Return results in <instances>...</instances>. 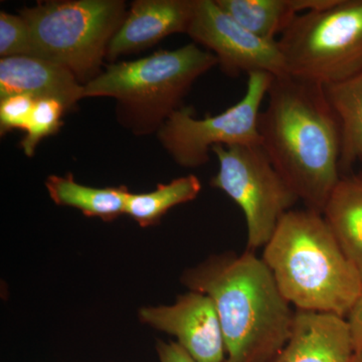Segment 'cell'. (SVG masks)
<instances>
[{"instance_id":"cell-13","label":"cell","mask_w":362,"mask_h":362,"mask_svg":"<svg viewBox=\"0 0 362 362\" xmlns=\"http://www.w3.org/2000/svg\"><path fill=\"white\" fill-rule=\"evenodd\" d=\"M28 95L49 98L65 105L66 110L85 98L84 86L65 66L37 57H8L0 61V98Z\"/></svg>"},{"instance_id":"cell-19","label":"cell","mask_w":362,"mask_h":362,"mask_svg":"<svg viewBox=\"0 0 362 362\" xmlns=\"http://www.w3.org/2000/svg\"><path fill=\"white\" fill-rule=\"evenodd\" d=\"M66 110L65 105L56 99H35L30 120L25 127L26 134L21 142L25 156L32 157L42 138L54 134L62 126V116Z\"/></svg>"},{"instance_id":"cell-21","label":"cell","mask_w":362,"mask_h":362,"mask_svg":"<svg viewBox=\"0 0 362 362\" xmlns=\"http://www.w3.org/2000/svg\"><path fill=\"white\" fill-rule=\"evenodd\" d=\"M35 99L28 95H13L0 102V129L6 134L13 129L25 130L30 120Z\"/></svg>"},{"instance_id":"cell-10","label":"cell","mask_w":362,"mask_h":362,"mask_svg":"<svg viewBox=\"0 0 362 362\" xmlns=\"http://www.w3.org/2000/svg\"><path fill=\"white\" fill-rule=\"evenodd\" d=\"M143 322L177 337L178 344L197 362H225V338L213 299L192 291L171 306L140 310Z\"/></svg>"},{"instance_id":"cell-1","label":"cell","mask_w":362,"mask_h":362,"mask_svg":"<svg viewBox=\"0 0 362 362\" xmlns=\"http://www.w3.org/2000/svg\"><path fill=\"white\" fill-rule=\"evenodd\" d=\"M259 117L261 146L307 209L322 214L341 177V131L322 85L274 77Z\"/></svg>"},{"instance_id":"cell-5","label":"cell","mask_w":362,"mask_h":362,"mask_svg":"<svg viewBox=\"0 0 362 362\" xmlns=\"http://www.w3.org/2000/svg\"><path fill=\"white\" fill-rule=\"evenodd\" d=\"M287 73L326 86L362 71V0L300 14L277 40Z\"/></svg>"},{"instance_id":"cell-14","label":"cell","mask_w":362,"mask_h":362,"mask_svg":"<svg viewBox=\"0 0 362 362\" xmlns=\"http://www.w3.org/2000/svg\"><path fill=\"white\" fill-rule=\"evenodd\" d=\"M322 216L362 277V173L341 175Z\"/></svg>"},{"instance_id":"cell-9","label":"cell","mask_w":362,"mask_h":362,"mask_svg":"<svg viewBox=\"0 0 362 362\" xmlns=\"http://www.w3.org/2000/svg\"><path fill=\"white\" fill-rule=\"evenodd\" d=\"M187 35L218 59L230 77L256 71L273 77L287 75L277 40H267L238 23L216 0H195L194 16Z\"/></svg>"},{"instance_id":"cell-7","label":"cell","mask_w":362,"mask_h":362,"mask_svg":"<svg viewBox=\"0 0 362 362\" xmlns=\"http://www.w3.org/2000/svg\"><path fill=\"white\" fill-rule=\"evenodd\" d=\"M218 173L213 187L228 194L244 213L247 250L265 247L279 221L299 202L261 145L213 147Z\"/></svg>"},{"instance_id":"cell-11","label":"cell","mask_w":362,"mask_h":362,"mask_svg":"<svg viewBox=\"0 0 362 362\" xmlns=\"http://www.w3.org/2000/svg\"><path fill=\"white\" fill-rule=\"evenodd\" d=\"M354 354L345 317L296 310L289 339L272 362H349Z\"/></svg>"},{"instance_id":"cell-18","label":"cell","mask_w":362,"mask_h":362,"mask_svg":"<svg viewBox=\"0 0 362 362\" xmlns=\"http://www.w3.org/2000/svg\"><path fill=\"white\" fill-rule=\"evenodd\" d=\"M202 190L195 175L176 178L168 185H159L148 194H129L125 214L141 226L156 225L169 209L194 201Z\"/></svg>"},{"instance_id":"cell-23","label":"cell","mask_w":362,"mask_h":362,"mask_svg":"<svg viewBox=\"0 0 362 362\" xmlns=\"http://www.w3.org/2000/svg\"><path fill=\"white\" fill-rule=\"evenodd\" d=\"M156 349L160 362H197L178 343L158 341Z\"/></svg>"},{"instance_id":"cell-20","label":"cell","mask_w":362,"mask_h":362,"mask_svg":"<svg viewBox=\"0 0 362 362\" xmlns=\"http://www.w3.org/2000/svg\"><path fill=\"white\" fill-rule=\"evenodd\" d=\"M0 56L35 57L30 28L21 16L0 13Z\"/></svg>"},{"instance_id":"cell-4","label":"cell","mask_w":362,"mask_h":362,"mask_svg":"<svg viewBox=\"0 0 362 362\" xmlns=\"http://www.w3.org/2000/svg\"><path fill=\"white\" fill-rule=\"evenodd\" d=\"M20 16L30 28L35 57L65 66L84 81L96 73L123 23L124 2H40Z\"/></svg>"},{"instance_id":"cell-22","label":"cell","mask_w":362,"mask_h":362,"mask_svg":"<svg viewBox=\"0 0 362 362\" xmlns=\"http://www.w3.org/2000/svg\"><path fill=\"white\" fill-rule=\"evenodd\" d=\"M346 317L354 351L362 352V291Z\"/></svg>"},{"instance_id":"cell-24","label":"cell","mask_w":362,"mask_h":362,"mask_svg":"<svg viewBox=\"0 0 362 362\" xmlns=\"http://www.w3.org/2000/svg\"><path fill=\"white\" fill-rule=\"evenodd\" d=\"M349 362H362V352H356Z\"/></svg>"},{"instance_id":"cell-6","label":"cell","mask_w":362,"mask_h":362,"mask_svg":"<svg viewBox=\"0 0 362 362\" xmlns=\"http://www.w3.org/2000/svg\"><path fill=\"white\" fill-rule=\"evenodd\" d=\"M218 65L211 52L197 44L159 51L133 62L114 64L84 86L86 97H113L133 109L158 112L168 118L180 108L192 84Z\"/></svg>"},{"instance_id":"cell-12","label":"cell","mask_w":362,"mask_h":362,"mask_svg":"<svg viewBox=\"0 0 362 362\" xmlns=\"http://www.w3.org/2000/svg\"><path fill=\"white\" fill-rule=\"evenodd\" d=\"M195 0H138L108 45L111 58L140 51L173 33H187Z\"/></svg>"},{"instance_id":"cell-16","label":"cell","mask_w":362,"mask_h":362,"mask_svg":"<svg viewBox=\"0 0 362 362\" xmlns=\"http://www.w3.org/2000/svg\"><path fill=\"white\" fill-rule=\"evenodd\" d=\"M341 131V175L362 162V71L349 78L323 86Z\"/></svg>"},{"instance_id":"cell-15","label":"cell","mask_w":362,"mask_h":362,"mask_svg":"<svg viewBox=\"0 0 362 362\" xmlns=\"http://www.w3.org/2000/svg\"><path fill=\"white\" fill-rule=\"evenodd\" d=\"M333 0H216L238 23L267 40H277L300 14Z\"/></svg>"},{"instance_id":"cell-8","label":"cell","mask_w":362,"mask_h":362,"mask_svg":"<svg viewBox=\"0 0 362 362\" xmlns=\"http://www.w3.org/2000/svg\"><path fill=\"white\" fill-rule=\"evenodd\" d=\"M273 78L263 71L247 75L244 97L218 115L195 118L192 107L173 111L158 132L164 148L178 165L197 168L218 145H261L259 117Z\"/></svg>"},{"instance_id":"cell-2","label":"cell","mask_w":362,"mask_h":362,"mask_svg":"<svg viewBox=\"0 0 362 362\" xmlns=\"http://www.w3.org/2000/svg\"><path fill=\"white\" fill-rule=\"evenodd\" d=\"M181 281L213 299L225 338V362H272L289 339L295 312L254 252L211 257L185 272Z\"/></svg>"},{"instance_id":"cell-17","label":"cell","mask_w":362,"mask_h":362,"mask_svg":"<svg viewBox=\"0 0 362 362\" xmlns=\"http://www.w3.org/2000/svg\"><path fill=\"white\" fill-rule=\"evenodd\" d=\"M52 201L59 206L75 207L85 216L104 221L115 220L125 214L128 192L125 187L96 188L78 185L73 175H51L45 181Z\"/></svg>"},{"instance_id":"cell-3","label":"cell","mask_w":362,"mask_h":362,"mask_svg":"<svg viewBox=\"0 0 362 362\" xmlns=\"http://www.w3.org/2000/svg\"><path fill=\"white\" fill-rule=\"evenodd\" d=\"M262 259L297 310L346 317L362 291L361 273L322 214L310 209L281 218Z\"/></svg>"}]
</instances>
